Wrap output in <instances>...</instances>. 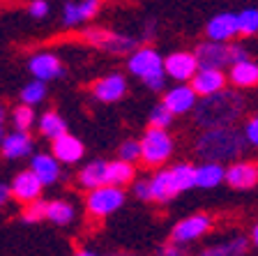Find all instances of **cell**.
I'll return each mask as SVG.
<instances>
[{
	"label": "cell",
	"instance_id": "cell-1",
	"mask_svg": "<svg viewBox=\"0 0 258 256\" xmlns=\"http://www.w3.org/2000/svg\"><path fill=\"white\" fill-rule=\"evenodd\" d=\"M196 123L203 129L210 127H233L244 113V99L240 92L219 90L215 95L201 97L196 104Z\"/></svg>",
	"mask_w": 258,
	"mask_h": 256
},
{
	"label": "cell",
	"instance_id": "cell-2",
	"mask_svg": "<svg viewBox=\"0 0 258 256\" xmlns=\"http://www.w3.org/2000/svg\"><path fill=\"white\" fill-rule=\"evenodd\" d=\"M244 132L235 127H210L196 139V152L203 160L212 162H233L244 150Z\"/></svg>",
	"mask_w": 258,
	"mask_h": 256
},
{
	"label": "cell",
	"instance_id": "cell-3",
	"mask_svg": "<svg viewBox=\"0 0 258 256\" xmlns=\"http://www.w3.org/2000/svg\"><path fill=\"white\" fill-rule=\"evenodd\" d=\"M196 187V166L191 164H175L171 169H164L150 178L152 201L166 203L175 198L177 194Z\"/></svg>",
	"mask_w": 258,
	"mask_h": 256
},
{
	"label": "cell",
	"instance_id": "cell-4",
	"mask_svg": "<svg viewBox=\"0 0 258 256\" xmlns=\"http://www.w3.org/2000/svg\"><path fill=\"white\" fill-rule=\"evenodd\" d=\"M127 70L134 76H139L155 92H161L164 85H166V79H164V74H166L164 58L157 54L155 48H148V46L134 48L127 58Z\"/></svg>",
	"mask_w": 258,
	"mask_h": 256
},
{
	"label": "cell",
	"instance_id": "cell-5",
	"mask_svg": "<svg viewBox=\"0 0 258 256\" xmlns=\"http://www.w3.org/2000/svg\"><path fill=\"white\" fill-rule=\"evenodd\" d=\"M194 54H196V58H199L201 67H219V70H224L226 65L237 63V60L249 58L247 48L240 46V44L215 42V39L203 42Z\"/></svg>",
	"mask_w": 258,
	"mask_h": 256
},
{
	"label": "cell",
	"instance_id": "cell-6",
	"mask_svg": "<svg viewBox=\"0 0 258 256\" xmlns=\"http://www.w3.org/2000/svg\"><path fill=\"white\" fill-rule=\"evenodd\" d=\"M141 160L148 166H161L173 155V139L164 127H150L141 141Z\"/></svg>",
	"mask_w": 258,
	"mask_h": 256
},
{
	"label": "cell",
	"instance_id": "cell-7",
	"mask_svg": "<svg viewBox=\"0 0 258 256\" xmlns=\"http://www.w3.org/2000/svg\"><path fill=\"white\" fill-rule=\"evenodd\" d=\"M124 203V194L118 185H102L90 189L86 198V208L92 217H108V215L118 213Z\"/></svg>",
	"mask_w": 258,
	"mask_h": 256
},
{
	"label": "cell",
	"instance_id": "cell-8",
	"mask_svg": "<svg viewBox=\"0 0 258 256\" xmlns=\"http://www.w3.org/2000/svg\"><path fill=\"white\" fill-rule=\"evenodd\" d=\"M83 37H86L92 46L102 48V51L113 54V56H127V54H132V51L136 48V39L134 37L118 35V32L104 30V28H88V30L83 32Z\"/></svg>",
	"mask_w": 258,
	"mask_h": 256
},
{
	"label": "cell",
	"instance_id": "cell-9",
	"mask_svg": "<svg viewBox=\"0 0 258 256\" xmlns=\"http://www.w3.org/2000/svg\"><path fill=\"white\" fill-rule=\"evenodd\" d=\"M210 226H212V217L205 213L184 217L182 222H177L175 229H173V242H175V245H187V242L199 240L201 235H205L210 231Z\"/></svg>",
	"mask_w": 258,
	"mask_h": 256
},
{
	"label": "cell",
	"instance_id": "cell-10",
	"mask_svg": "<svg viewBox=\"0 0 258 256\" xmlns=\"http://www.w3.org/2000/svg\"><path fill=\"white\" fill-rule=\"evenodd\" d=\"M164 67H166V74L171 79H175L177 83H187L196 76L199 72V58L196 54H187V51H177V54H171L166 60H164Z\"/></svg>",
	"mask_w": 258,
	"mask_h": 256
},
{
	"label": "cell",
	"instance_id": "cell-11",
	"mask_svg": "<svg viewBox=\"0 0 258 256\" xmlns=\"http://www.w3.org/2000/svg\"><path fill=\"white\" fill-rule=\"evenodd\" d=\"M226 185L237 192H247L251 187L258 185V164L256 162H233L226 169Z\"/></svg>",
	"mask_w": 258,
	"mask_h": 256
},
{
	"label": "cell",
	"instance_id": "cell-12",
	"mask_svg": "<svg viewBox=\"0 0 258 256\" xmlns=\"http://www.w3.org/2000/svg\"><path fill=\"white\" fill-rule=\"evenodd\" d=\"M164 104L173 111V116H184V113L194 111L199 104V92L194 90V85L177 83L175 88L166 90L164 95Z\"/></svg>",
	"mask_w": 258,
	"mask_h": 256
},
{
	"label": "cell",
	"instance_id": "cell-13",
	"mask_svg": "<svg viewBox=\"0 0 258 256\" xmlns=\"http://www.w3.org/2000/svg\"><path fill=\"white\" fill-rule=\"evenodd\" d=\"M226 81H228V76L219 67H199L196 76L191 79V85H194V90L199 92V97H208V95H215V92L224 90Z\"/></svg>",
	"mask_w": 258,
	"mask_h": 256
},
{
	"label": "cell",
	"instance_id": "cell-14",
	"mask_svg": "<svg viewBox=\"0 0 258 256\" xmlns=\"http://www.w3.org/2000/svg\"><path fill=\"white\" fill-rule=\"evenodd\" d=\"M42 187H44V182L37 178L35 171L32 169L23 171V173H19V176L12 180V196L21 203L37 201L39 194H42Z\"/></svg>",
	"mask_w": 258,
	"mask_h": 256
},
{
	"label": "cell",
	"instance_id": "cell-15",
	"mask_svg": "<svg viewBox=\"0 0 258 256\" xmlns=\"http://www.w3.org/2000/svg\"><path fill=\"white\" fill-rule=\"evenodd\" d=\"M205 35H208V39H215V42H228V39H233L235 35H240L237 14L221 12V14L212 16L210 23L205 26Z\"/></svg>",
	"mask_w": 258,
	"mask_h": 256
},
{
	"label": "cell",
	"instance_id": "cell-16",
	"mask_svg": "<svg viewBox=\"0 0 258 256\" xmlns=\"http://www.w3.org/2000/svg\"><path fill=\"white\" fill-rule=\"evenodd\" d=\"M35 150L30 134L23 132V129H14L12 134H5L3 141H0V152L7 157V160H21L28 157Z\"/></svg>",
	"mask_w": 258,
	"mask_h": 256
},
{
	"label": "cell",
	"instance_id": "cell-17",
	"mask_svg": "<svg viewBox=\"0 0 258 256\" xmlns=\"http://www.w3.org/2000/svg\"><path fill=\"white\" fill-rule=\"evenodd\" d=\"M99 12V0H79V3H67L62 10V26L64 28H76L81 23L95 19Z\"/></svg>",
	"mask_w": 258,
	"mask_h": 256
},
{
	"label": "cell",
	"instance_id": "cell-18",
	"mask_svg": "<svg viewBox=\"0 0 258 256\" xmlns=\"http://www.w3.org/2000/svg\"><path fill=\"white\" fill-rule=\"evenodd\" d=\"M124 92H127V81H124L122 74H108V76L99 79L95 85H92V95H95V99L106 101V104L122 99Z\"/></svg>",
	"mask_w": 258,
	"mask_h": 256
},
{
	"label": "cell",
	"instance_id": "cell-19",
	"mask_svg": "<svg viewBox=\"0 0 258 256\" xmlns=\"http://www.w3.org/2000/svg\"><path fill=\"white\" fill-rule=\"evenodd\" d=\"M30 72L35 79H42V81H53L60 79L64 74L62 70V63H60L58 56L53 54H37L30 58Z\"/></svg>",
	"mask_w": 258,
	"mask_h": 256
},
{
	"label": "cell",
	"instance_id": "cell-20",
	"mask_svg": "<svg viewBox=\"0 0 258 256\" xmlns=\"http://www.w3.org/2000/svg\"><path fill=\"white\" fill-rule=\"evenodd\" d=\"M83 152H86L83 143H81L76 136H72V134L64 132L62 136L53 139V155L58 157L62 164H76V162H81L83 160Z\"/></svg>",
	"mask_w": 258,
	"mask_h": 256
},
{
	"label": "cell",
	"instance_id": "cell-21",
	"mask_svg": "<svg viewBox=\"0 0 258 256\" xmlns=\"http://www.w3.org/2000/svg\"><path fill=\"white\" fill-rule=\"evenodd\" d=\"M228 81L235 88H253V85H258V63H253L249 58L233 63L231 70H228Z\"/></svg>",
	"mask_w": 258,
	"mask_h": 256
},
{
	"label": "cell",
	"instance_id": "cell-22",
	"mask_svg": "<svg viewBox=\"0 0 258 256\" xmlns=\"http://www.w3.org/2000/svg\"><path fill=\"white\" fill-rule=\"evenodd\" d=\"M60 164L62 162L55 155H46V152H39L30 160V169L37 173V178L44 182V185H53L60 178Z\"/></svg>",
	"mask_w": 258,
	"mask_h": 256
},
{
	"label": "cell",
	"instance_id": "cell-23",
	"mask_svg": "<svg viewBox=\"0 0 258 256\" xmlns=\"http://www.w3.org/2000/svg\"><path fill=\"white\" fill-rule=\"evenodd\" d=\"M219 182H226V169L221 166V162L205 160L201 166H196V187L212 189Z\"/></svg>",
	"mask_w": 258,
	"mask_h": 256
},
{
	"label": "cell",
	"instance_id": "cell-24",
	"mask_svg": "<svg viewBox=\"0 0 258 256\" xmlns=\"http://www.w3.org/2000/svg\"><path fill=\"white\" fill-rule=\"evenodd\" d=\"M79 182L86 189H95V187L108 185V162L95 160L90 164H86L79 173Z\"/></svg>",
	"mask_w": 258,
	"mask_h": 256
},
{
	"label": "cell",
	"instance_id": "cell-25",
	"mask_svg": "<svg viewBox=\"0 0 258 256\" xmlns=\"http://www.w3.org/2000/svg\"><path fill=\"white\" fill-rule=\"evenodd\" d=\"M136 176V169H134V162H127V160H115V162H108V185H129L134 180Z\"/></svg>",
	"mask_w": 258,
	"mask_h": 256
},
{
	"label": "cell",
	"instance_id": "cell-26",
	"mask_svg": "<svg viewBox=\"0 0 258 256\" xmlns=\"http://www.w3.org/2000/svg\"><path fill=\"white\" fill-rule=\"evenodd\" d=\"M247 249H249L247 238H244V235H233V238L224 240L221 245L205 249V254H210V256H237V254H244Z\"/></svg>",
	"mask_w": 258,
	"mask_h": 256
},
{
	"label": "cell",
	"instance_id": "cell-27",
	"mask_svg": "<svg viewBox=\"0 0 258 256\" xmlns=\"http://www.w3.org/2000/svg\"><path fill=\"white\" fill-rule=\"evenodd\" d=\"M39 132H42V136H46V139H58V136H62L64 132H67V125H64V120L58 116L55 111H46L42 113V118H39Z\"/></svg>",
	"mask_w": 258,
	"mask_h": 256
},
{
	"label": "cell",
	"instance_id": "cell-28",
	"mask_svg": "<svg viewBox=\"0 0 258 256\" xmlns=\"http://www.w3.org/2000/svg\"><path fill=\"white\" fill-rule=\"evenodd\" d=\"M74 206H70V203L64 201H51L46 208V219L48 222H53V224L58 226H67L72 224V219H74Z\"/></svg>",
	"mask_w": 258,
	"mask_h": 256
},
{
	"label": "cell",
	"instance_id": "cell-29",
	"mask_svg": "<svg viewBox=\"0 0 258 256\" xmlns=\"http://www.w3.org/2000/svg\"><path fill=\"white\" fill-rule=\"evenodd\" d=\"M12 125H14V129L28 132V129L35 125V109H32V104L23 101L21 107H16L14 111H12Z\"/></svg>",
	"mask_w": 258,
	"mask_h": 256
},
{
	"label": "cell",
	"instance_id": "cell-30",
	"mask_svg": "<svg viewBox=\"0 0 258 256\" xmlns=\"http://www.w3.org/2000/svg\"><path fill=\"white\" fill-rule=\"evenodd\" d=\"M44 97H46V81H42V79H35L32 83H28L21 90V101L32 104V107L39 104V101H44Z\"/></svg>",
	"mask_w": 258,
	"mask_h": 256
},
{
	"label": "cell",
	"instance_id": "cell-31",
	"mask_svg": "<svg viewBox=\"0 0 258 256\" xmlns=\"http://www.w3.org/2000/svg\"><path fill=\"white\" fill-rule=\"evenodd\" d=\"M237 28H240V35L244 37H251L258 32V10H242L237 14Z\"/></svg>",
	"mask_w": 258,
	"mask_h": 256
},
{
	"label": "cell",
	"instance_id": "cell-32",
	"mask_svg": "<svg viewBox=\"0 0 258 256\" xmlns=\"http://www.w3.org/2000/svg\"><path fill=\"white\" fill-rule=\"evenodd\" d=\"M173 123V111L161 101V104H157L155 109L150 111V127H164L168 129Z\"/></svg>",
	"mask_w": 258,
	"mask_h": 256
},
{
	"label": "cell",
	"instance_id": "cell-33",
	"mask_svg": "<svg viewBox=\"0 0 258 256\" xmlns=\"http://www.w3.org/2000/svg\"><path fill=\"white\" fill-rule=\"evenodd\" d=\"M46 208L48 203L44 201H30L28 203L26 213H23V222H28V224H37V222H42V219H46Z\"/></svg>",
	"mask_w": 258,
	"mask_h": 256
},
{
	"label": "cell",
	"instance_id": "cell-34",
	"mask_svg": "<svg viewBox=\"0 0 258 256\" xmlns=\"http://www.w3.org/2000/svg\"><path fill=\"white\" fill-rule=\"evenodd\" d=\"M141 141H124L122 145H120V150H118V155L122 157V160H127V162H139L141 160Z\"/></svg>",
	"mask_w": 258,
	"mask_h": 256
},
{
	"label": "cell",
	"instance_id": "cell-35",
	"mask_svg": "<svg viewBox=\"0 0 258 256\" xmlns=\"http://www.w3.org/2000/svg\"><path fill=\"white\" fill-rule=\"evenodd\" d=\"M244 139H247V143L251 145V148H258V116H251L244 123Z\"/></svg>",
	"mask_w": 258,
	"mask_h": 256
},
{
	"label": "cell",
	"instance_id": "cell-36",
	"mask_svg": "<svg viewBox=\"0 0 258 256\" xmlns=\"http://www.w3.org/2000/svg\"><path fill=\"white\" fill-rule=\"evenodd\" d=\"M32 19H46L48 16V3L46 0H32L30 7H28Z\"/></svg>",
	"mask_w": 258,
	"mask_h": 256
},
{
	"label": "cell",
	"instance_id": "cell-37",
	"mask_svg": "<svg viewBox=\"0 0 258 256\" xmlns=\"http://www.w3.org/2000/svg\"><path fill=\"white\" fill-rule=\"evenodd\" d=\"M134 194L143 201H152V192H150V180H139L134 185Z\"/></svg>",
	"mask_w": 258,
	"mask_h": 256
},
{
	"label": "cell",
	"instance_id": "cell-38",
	"mask_svg": "<svg viewBox=\"0 0 258 256\" xmlns=\"http://www.w3.org/2000/svg\"><path fill=\"white\" fill-rule=\"evenodd\" d=\"M10 196H12V187L0 185V208H3V206L10 201Z\"/></svg>",
	"mask_w": 258,
	"mask_h": 256
},
{
	"label": "cell",
	"instance_id": "cell-39",
	"mask_svg": "<svg viewBox=\"0 0 258 256\" xmlns=\"http://www.w3.org/2000/svg\"><path fill=\"white\" fill-rule=\"evenodd\" d=\"M5 123H7V111H5V107L0 104V141L5 136Z\"/></svg>",
	"mask_w": 258,
	"mask_h": 256
},
{
	"label": "cell",
	"instance_id": "cell-40",
	"mask_svg": "<svg viewBox=\"0 0 258 256\" xmlns=\"http://www.w3.org/2000/svg\"><path fill=\"white\" fill-rule=\"evenodd\" d=\"M161 254L175 256V254H182V249H180V247H164V249H161Z\"/></svg>",
	"mask_w": 258,
	"mask_h": 256
},
{
	"label": "cell",
	"instance_id": "cell-41",
	"mask_svg": "<svg viewBox=\"0 0 258 256\" xmlns=\"http://www.w3.org/2000/svg\"><path fill=\"white\" fill-rule=\"evenodd\" d=\"M251 245H253V247H256V249H258V224H256V226H253V229H251Z\"/></svg>",
	"mask_w": 258,
	"mask_h": 256
}]
</instances>
